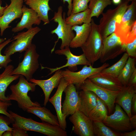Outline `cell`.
<instances>
[{"label": "cell", "mask_w": 136, "mask_h": 136, "mask_svg": "<svg viewBox=\"0 0 136 136\" xmlns=\"http://www.w3.org/2000/svg\"><path fill=\"white\" fill-rule=\"evenodd\" d=\"M97 104L91 111L88 117L92 122H103L107 115L106 106L105 103L97 96Z\"/></svg>", "instance_id": "cell-28"}, {"label": "cell", "mask_w": 136, "mask_h": 136, "mask_svg": "<svg viewBox=\"0 0 136 136\" xmlns=\"http://www.w3.org/2000/svg\"><path fill=\"white\" fill-rule=\"evenodd\" d=\"M125 1L127 2L128 3H129V2L130 1H136V0H124Z\"/></svg>", "instance_id": "cell-49"}, {"label": "cell", "mask_w": 136, "mask_h": 136, "mask_svg": "<svg viewBox=\"0 0 136 136\" xmlns=\"http://www.w3.org/2000/svg\"><path fill=\"white\" fill-rule=\"evenodd\" d=\"M38 26L32 27L26 31L18 33L13 37L11 44L4 51L5 55L11 56L16 52L26 51L32 44V40L35 36L41 30Z\"/></svg>", "instance_id": "cell-7"}, {"label": "cell", "mask_w": 136, "mask_h": 136, "mask_svg": "<svg viewBox=\"0 0 136 136\" xmlns=\"http://www.w3.org/2000/svg\"><path fill=\"white\" fill-rule=\"evenodd\" d=\"M91 28V22L72 26V29L75 32L76 35L70 43L69 47L72 48L81 47L87 39Z\"/></svg>", "instance_id": "cell-23"}, {"label": "cell", "mask_w": 136, "mask_h": 136, "mask_svg": "<svg viewBox=\"0 0 136 136\" xmlns=\"http://www.w3.org/2000/svg\"><path fill=\"white\" fill-rule=\"evenodd\" d=\"M129 57L127 53L126 52L124 53L118 61L111 66L104 69L101 71L117 77L125 65Z\"/></svg>", "instance_id": "cell-32"}, {"label": "cell", "mask_w": 136, "mask_h": 136, "mask_svg": "<svg viewBox=\"0 0 136 136\" xmlns=\"http://www.w3.org/2000/svg\"><path fill=\"white\" fill-rule=\"evenodd\" d=\"M63 92L65 93V97L62 106V112L64 116L66 117L78 110L79 100V93L73 83L69 84Z\"/></svg>", "instance_id": "cell-15"}, {"label": "cell", "mask_w": 136, "mask_h": 136, "mask_svg": "<svg viewBox=\"0 0 136 136\" xmlns=\"http://www.w3.org/2000/svg\"><path fill=\"white\" fill-rule=\"evenodd\" d=\"M69 84L62 77L55 94L49 100L55 109L60 126L64 130H65L67 127L66 117L64 116L62 112L61 99L63 92Z\"/></svg>", "instance_id": "cell-19"}, {"label": "cell", "mask_w": 136, "mask_h": 136, "mask_svg": "<svg viewBox=\"0 0 136 136\" xmlns=\"http://www.w3.org/2000/svg\"><path fill=\"white\" fill-rule=\"evenodd\" d=\"M5 39L0 38V45L5 41Z\"/></svg>", "instance_id": "cell-48"}, {"label": "cell", "mask_w": 136, "mask_h": 136, "mask_svg": "<svg viewBox=\"0 0 136 136\" xmlns=\"http://www.w3.org/2000/svg\"><path fill=\"white\" fill-rule=\"evenodd\" d=\"M134 58L129 57L127 61L117 77L123 86L127 85L130 77L136 69Z\"/></svg>", "instance_id": "cell-29"}, {"label": "cell", "mask_w": 136, "mask_h": 136, "mask_svg": "<svg viewBox=\"0 0 136 136\" xmlns=\"http://www.w3.org/2000/svg\"><path fill=\"white\" fill-rule=\"evenodd\" d=\"M126 52L129 57L136 58V39L132 42L126 44Z\"/></svg>", "instance_id": "cell-37"}, {"label": "cell", "mask_w": 136, "mask_h": 136, "mask_svg": "<svg viewBox=\"0 0 136 136\" xmlns=\"http://www.w3.org/2000/svg\"><path fill=\"white\" fill-rule=\"evenodd\" d=\"M24 0H10V4L5 9L0 18V35L10 27V23L16 19L20 18L22 15V8Z\"/></svg>", "instance_id": "cell-14"}, {"label": "cell", "mask_w": 136, "mask_h": 136, "mask_svg": "<svg viewBox=\"0 0 136 136\" xmlns=\"http://www.w3.org/2000/svg\"><path fill=\"white\" fill-rule=\"evenodd\" d=\"M2 68L0 67V69Z\"/></svg>", "instance_id": "cell-51"}, {"label": "cell", "mask_w": 136, "mask_h": 136, "mask_svg": "<svg viewBox=\"0 0 136 136\" xmlns=\"http://www.w3.org/2000/svg\"><path fill=\"white\" fill-rule=\"evenodd\" d=\"M62 70L59 69L50 78L46 80H37L31 78L30 82L39 86L42 89L45 95L44 105L46 106L49 101V97L53 90L58 86L61 79Z\"/></svg>", "instance_id": "cell-18"}, {"label": "cell", "mask_w": 136, "mask_h": 136, "mask_svg": "<svg viewBox=\"0 0 136 136\" xmlns=\"http://www.w3.org/2000/svg\"><path fill=\"white\" fill-rule=\"evenodd\" d=\"M136 39V20L133 23L131 30L127 38L126 44L133 42Z\"/></svg>", "instance_id": "cell-38"}, {"label": "cell", "mask_w": 136, "mask_h": 136, "mask_svg": "<svg viewBox=\"0 0 136 136\" xmlns=\"http://www.w3.org/2000/svg\"><path fill=\"white\" fill-rule=\"evenodd\" d=\"M130 123L133 129L136 128V115L135 114L130 118Z\"/></svg>", "instance_id": "cell-44"}, {"label": "cell", "mask_w": 136, "mask_h": 136, "mask_svg": "<svg viewBox=\"0 0 136 136\" xmlns=\"http://www.w3.org/2000/svg\"><path fill=\"white\" fill-rule=\"evenodd\" d=\"M136 1L132 2L123 14L120 22L115 24L114 31L123 44L126 40L134 22L136 21Z\"/></svg>", "instance_id": "cell-8"}, {"label": "cell", "mask_w": 136, "mask_h": 136, "mask_svg": "<svg viewBox=\"0 0 136 136\" xmlns=\"http://www.w3.org/2000/svg\"><path fill=\"white\" fill-rule=\"evenodd\" d=\"M128 3L123 0L115 8L109 9L102 13L98 26L103 40L114 32L115 24L120 22L129 5Z\"/></svg>", "instance_id": "cell-4"}, {"label": "cell", "mask_w": 136, "mask_h": 136, "mask_svg": "<svg viewBox=\"0 0 136 136\" xmlns=\"http://www.w3.org/2000/svg\"><path fill=\"white\" fill-rule=\"evenodd\" d=\"M50 0H27L25 4L36 12L44 25L49 23L48 12L51 9L49 4Z\"/></svg>", "instance_id": "cell-24"}, {"label": "cell", "mask_w": 136, "mask_h": 136, "mask_svg": "<svg viewBox=\"0 0 136 136\" xmlns=\"http://www.w3.org/2000/svg\"><path fill=\"white\" fill-rule=\"evenodd\" d=\"M78 110L88 116L91 111L97 104V96L90 91L81 90L79 93Z\"/></svg>", "instance_id": "cell-22"}, {"label": "cell", "mask_w": 136, "mask_h": 136, "mask_svg": "<svg viewBox=\"0 0 136 136\" xmlns=\"http://www.w3.org/2000/svg\"><path fill=\"white\" fill-rule=\"evenodd\" d=\"M136 93V88L132 86H123L117 96L115 103L119 105L130 118L132 116L131 105L132 97Z\"/></svg>", "instance_id": "cell-21"}, {"label": "cell", "mask_w": 136, "mask_h": 136, "mask_svg": "<svg viewBox=\"0 0 136 136\" xmlns=\"http://www.w3.org/2000/svg\"><path fill=\"white\" fill-rule=\"evenodd\" d=\"M78 89L93 92L105 103L108 108L109 114L114 109L116 98L120 91H112L101 87L88 78L80 85Z\"/></svg>", "instance_id": "cell-9"}, {"label": "cell", "mask_w": 136, "mask_h": 136, "mask_svg": "<svg viewBox=\"0 0 136 136\" xmlns=\"http://www.w3.org/2000/svg\"><path fill=\"white\" fill-rule=\"evenodd\" d=\"M14 69L13 65H8L5 68L3 72L0 74V100L3 101H8L5 94L7 88L13 81L20 77V75H10Z\"/></svg>", "instance_id": "cell-25"}, {"label": "cell", "mask_w": 136, "mask_h": 136, "mask_svg": "<svg viewBox=\"0 0 136 136\" xmlns=\"http://www.w3.org/2000/svg\"><path fill=\"white\" fill-rule=\"evenodd\" d=\"M2 4V1L1 0H0V18L3 15L5 9L8 5L7 4L5 7H3L1 6Z\"/></svg>", "instance_id": "cell-45"}, {"label": "cell", "mask_w": 136, "mask_h": 136, "mask_svg": "<svg viewBox=\"0 0 136 136\" xmlns=\"http://www.w3.org/2000/svg\"><path fill=\"white\" fill-rule=\"evenodd\" d=\"M90 0H73L71 14L84 11L88 8V3Z\"/></svg>", "instance_id": "cell-33"}, {"label": "cell", "mask_w": 136, "mask_h": 136, "mask_svg": "<svg viewBox=\"0 0 136 136\" xmlns=\"http://www.w3.org/2000/svg\"><path fill=\"white\" fill-rule=\"evenodd\" d=\"M64 4L66 2H67L68 4V10L67 13V15L68 16L70 15L71 13L72 10V0H61Z\"/></svg>", "instance_id": "cell-42"}, {"label": "cell", "mask_w": 136, "mask_h": 136, "mask_svg": "<svg viewBox=\"0 0 136 136\" xmlns=\"http://www.w3.org/2000/svg\"><path fill=\"white\" fill-rule=\"evenodd\" d=\"M12 104L10 101H4L0 100V113L3 114L8 117L11 123H13L14 120L10 113L7 112L8 108Z\"/></svg>", "instance_id": "cell-36"}, {"label": "cell", "mask_w": 136, "mask_h": 136, "mask_svg": "<svg viewBox=\"0 0 136 136\" xmlns=\"http://www.w3.org/2000/svg\"><path fill=\"white\" fill-rule=\"evenodd\" d=\"M70 121L73 125V130L79 136H94L93 122L89 117L78 110L71 115Z\"/></svg>", "instance_id": "cell-13"}, {"label": "cell", "mask_w": 136, "mask_h": 136, "mask_svg": "<svg viewBox=\"0 0 136 136\" xmlns=\"http://www.w3.org/2000/svg\"><path fill=\"white\" fill-rule=\"evenodd\" d=\"M121 136H136V129L129 131L124 132V133H120Z\"/></svg>", "instance_id": "cell-43"}, {"label": "cell", "mask_w": 136, "mask_h": 136, "mask_svg": "<svg viewBox=\"0 0 136 136\" xmlns=\"http://www.w3.org/2000/svg\"><path fill=\"white\" fill-rule=\"evenodd\" d=\"M63 7L59 6L57 11L54 13V15L51 20H53L58 24L57 27L52 30L51 33L55 34L58 37L57 40L56 42L54 47L59 39L61 40L60 49H62L67 46H69L71 42L75 36V34L72 29V26L67 24L65 21V13L62 15Z\"/></svg>", "instance_id": "cell-6"}, {"label": "cell", "mask_w": 136, "mask_h": 136, "mask_svg": "<svg viewBox=\"0 0 136 136\" xmlns=\"http://www.w3.org/2000/svg\"><path fill=\"white\" fill-rule=\"evenodd\" d=\"M131 112L134 114H136V93L134 95L132 100L131 105Z\"/></svg>", "instance_id": "cell-41"}, {"label": "cell", "mask_w": 136, "mask_h": 136, "mask_svg": "<svg viewBox=\"0 0 136 136\" xmlns=\"http://www.w3.org/2000/svg\"><path fill=\"white\" fill-rule=\"evenodd\" d=\"M39 54L37 52L36 45L32 44L26 51L22 61L11 72L10 75H22L30 82L33 75L38 69Z\"/></svg>", "instance_id": "cell-5"}, {"label": "cell", "mask_w": 136, "mask_h": 136, "mask_svg": "<svg viewBox=\"0 0 136 136\" xmlns=\"http://www.w3.org/2000/svg\"><path fill=\"white\" fill-rule=\"evenodd\" d=\"M94 134L96 136H120V133L111 130L103 122H93Z\"/></svg>", "instance_id": "cell-31"}, {"label": "cell", "mask_w": 136, "mask_h": 136, "mask_svg": "<svg viewBox=\"0 0 136 136\" xmlns=\"http://www.w3.org/2000/svg\"><path fill=\"white\" fill-rule=\"evenodd\" d=\"M2 136H12V131L7 130L4 132Z\"/></svg>", "instance_id": "cell-46"}, {"label": "cell", "mask_w": 136, "mask_h": 136, "mask_svg": "<svg viewBox=\"0 0 136 136\" xmlns=\"http://www.w3.org/2000/svg\"><path fill=\"white\" fill-rule=\"evenodd\" d=\"M22 11L21 20L12 29V31L13 32H18L25 28L28 30L32 27L33 25H39L41 23V21L37 13L31 9L23 5Z\"/></svg>", "instance_id": "cell-20"}, {"label": "cell", "mask_w": 136, "mask_h": 136, "mask_svg": "<svg viewBox=\"0 0 136 136\" xmlns=\"http://www.w3.org/2000/svg\"><path fill=\"white\" fill-rule=\"evenodd\" d=\"M127 85L132 86L136 88V69L129 78Z\"/></svg>", "instance_id": "cell-40"}, {"label": "cell", "mask_w": 136, "mask_h": 136, "mask_svg": "<svg viewBox=\"0 0 136 136\" xmlns=\"http://www.w3.org/2000/svg\"><path fill=\"white\" fill-rule=\"evenodd\" d=\"M103 122L107 126L119 131H129L133 129L130 118L122 108L116 103L114 113L109 116L107 115Z\"/></svg>", "instance_id": "cell-12"}, {"label": "cell", "mask_w": 136, "mask_h": 136, "mask_svg": "<svg viewBox=\"0 0 136 136\" xmlns=\"http://www.w3.org/2000/svg\"><path fill=\"white\" fill-rule=\"evenodd\" d=\"M12 136H28L26 131L12 124Z\"/></svg>", "instance_id": "cell-39"}, {"label": "cell", "mask_w": 136, "mask_h": 136, "mask_svg": "<svg viewBox=\"0 0 136 136\" xmlns=\"http://www.w3.org/2000/svg\"><path fill=\"white\" fill-rule=\"evenodd\" d=\"M11 122L10 119L0 115V136H2L3 133L7 130H12V128L9 126Z\"/></svg>", "instance_id": "cell-35"}, {"label": "cell", "mask_w": 136, "mask_h": 136, "mask_svg": "<svg viewBox=\"0 0 136 136\" xmlns=\"http://www.w3.org/2000/svg\"><path fill=\"white\" fill-rule=\"evenodd\" d=\"M69 47V46H67L63 49L56 50L55 51V53L56 54L63 55L66 57L67 61L65 65L55 68L44 67L41 66V69L46 68L49 70L50 71L49 75H50L56 71L65 67H76L78 65H92L84 54L79 56L75 55L71 52Z\"/></svg>", "instance_id": "cell-16"}, {"label": "cell", "mask_w": 136, "mask_h": 136, "mask_svg": "<svg viewBox=\"0 0 136 136\" xmlns=\"http://www.w3.org/2000/svg\"><path fill=\"white\" fill-rule=\"evenodd\" d=\"M91 23V28L89 35L81 48L83 54L93 66L100 57L103 47V40L98 25L92 19Z\"/></svg>", "instance_id": "cell-3"}, {"label": "cell", "mask_w": 136, "mask_h": 136, "mask_svg": "<svg viewBox=\"0 0 136 136\" xmlns=\"http://www.w3.org/2000/svg\"><path fill=\"white\" fill-rule=\"evenodd\" d=\"M27 0H24V2H25V1H26Z\"/></svg>", "instance_id": "cell-50"}, {"label": "cell", "mask_w": 136, "mask_h": 136, "mask_svg": "<svg viewBox=\"0 0 136 136\" xmlns=\"http://www.w3.org/2000/svg\"><path fill=\"white\" fill-rule=\"evenodd\" d=\"M91 11L88 8L85 10L76 13L71 14L65 18L66 23L72 26L89 23L92 20Z\"/></svg>", "instance_id": "cell-27"}, {"label": "cell", "mask_w": 136, "mask_h": 136, "mask_svg": "<svg viewBox=\"0 0 136 136\" xmlns=\"http://www.w3.org/2000/svg\"><path fill=\"white\" fill-rule=\"evenodd\" d=\"M26 111L35 115L43 122L59 126L57 116L53 114L49 110L45 107L33 106L28 108Z\"/></svg>", "instance_id": "cell-26"}, {"label": "cell", "mask_w": 136, "mask_h": 136, "mask_svg": "<svg viewBox=\"0 0 136 136\" xmlns=\"http://www.w3.org/2000/svg\"><path fill=\"white\" fill-rule=\"evenodd\" d=\"M13 41V40H11V38L9 39L0 45V67L1 68L3 67L5 68L8 65V64L12 61L10 58L11 56L3 55L1 52L5 47Z\"/></svg>", "instance_id": "cell-34"}, {"label": "cell", "mask_w": 136, "mask_h": 136, "mask_svg": "<svg viewBox=\"0 0 136 136\" xmlns=\"http://www.w3.org/2000/svg\"><path fill=\"white\" fill-rule=\"evenodd\" d=\"M19 81L16 84L10 87L11 93L7 97L8 101L14 100L16 101L19 107L24 111L27 108L33 106H41L37 102L32 101L28 95L29 91H35L37 85L34 83L27 81L22 75H20Z\"/></svg>", "instance_id": "cell-2"}, {"label": "cell", "mask_w": 136, "mask_h": 136, "mask_svg": "<svg viewBox=\"0 0 136 136\" xmlns=\"http://www.w3.org/2000/svg\"><path fill=\"white\" fill-rule=\"evenodd\" d=\"M112 2L115 5H118L121 2V0H112Z\"/></svg>", "instance_id": "cell-47"}, {"label": "cell", "mask_w": 136, "mask_h": 136, "mask_svg": "<svg viewBox=\"0 0 136 136\" xmlns=\"http://www.w3.org/2000/svg\"><path fill=\"white\" fill-rule=\"evenodd\" d=\"M84 65L82 69L77 72H74L67 69L62 71L61 75L63 78L69 84L73 83L78 89L80 85L86 79L91 76L101 72L104 69L109 66L108 63H104L101 66L97 68L92 65Z\"/></svg>", "instance_id": "cell-10"}, {"label": "cell", "mask_w": 136, "mask_h": 136, "mask_svg": "<svg viewBox=\"0 0 136 136\" xmlns=\"http://www.w3.org/2000/svg\"><path fill=\"white\" fill-rule=\"evenodd\" d=\"M88 79L98 86L111 90L120 91L123 87L117 77L102 71L91 76Z\"/></svg>", "instance_id": "cell-17"}, {"label": "cell", "mask_w": 136, "mask_h": 136, "mask_svg": "<svg viewBox=\"0 0 136 136\" xmlns=\"http://www.w3.org/2000/svg\"><path fill=\"white\" fill-rule=\"evenodd\" d=\"M126 45L122 43L114 32L103 40V47L100 58L101 63L114 59L126 52Z\"/></svg>", "instance_id": "cell-11"}, {"label": "cell", "mask_w": 136, "mask_h": 136, "mask_svg": "<svg viewBox=\"0 0 136 136\" xmlns=\"http://www.w3.org/2000/svg\"><path fill=\"white\" fill-rule=\"evenodd\" d=\"M9 113L13 118L12 124L26 131L37 132L48 136H67V132L60 126L44 122L36 121L31 118H26L19 115L11 111Z\"/></svg>", "instance_id": "cell-1"}, {"label": "cell", "mask_w": 136, "mask_h": 136, "mask_svg": "<svg viewBox=\"0 0 136 136\" xmlns=\"http://www.w3.org/2000/svg\"><path fill=\"white\" fill-rule=\"evenodd\" d=\"M88 8L91 13V17H98L103 13L104 9L111 4L112 0H90Z\"/></svg>", "instance_id": "cell-30"}]
</instances>
